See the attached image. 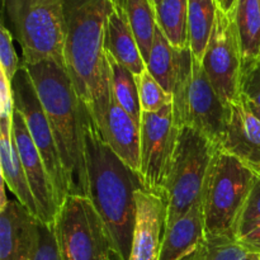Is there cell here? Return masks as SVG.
Here are the masks:
<instances>
[{
	"label": "cell",
	"mask_w": 260,
	"mask_h": 260,
	"mask_svg": "<svg viewBox=\"0 0 260 260\" xmlns=\"http://www.w3.org/2000/svg\"><path fill=\"white\" fill-rule=\"evenodd\" d=\"M156 7L157 27L178 50L189 47L188 0H161Z\"/></svg>",
	"instance_id": "cell-21"
},
{
	"label": "cell",
	"mask_w": 260,
	"mask_h": 260,
	"mask_svg": "<svg viewBox=\"0 0 260 260\" xmlns=\"http://www.w3.org/2000/svg\"><path fill=\"white\" fill-rule=\"evenodd\" d=\"M104 141L114 154L135 173H140L141 126L116 103L112 96L103 128L99 129Z\"/></svg>",
	"instance_id": "cell-17"
},
{
	"label": "cell",
	"mask_w": 260,
	"mask_h": 260,
	"mask_svg": "<svg viewBox=\"0 0 260 260\" xmlns=\"http://www.w3.org/2000/svg\"><path fill=\"white\" fill-rule=\"evenodd\" d=\"M22 63L19 62L17 52L13 46V35L9 29L2 23L0 29V69L5 73L7 78L10 81L17 75L18 70Z\"/></svg>",
	"instance_id": "cell-29"
},
{
	"label": "cell",
	"mask_w": 260,
	"mask_h": 260,
	"mask_svg": "<svg viewBox=\"0 0 260 260\" xmlns=\"http://www.w3.org/2000/svg\"><path fill=\"white\" fill-rule=\"evenodd\" d=\"M216 150L217 146L194 128L183 127L179 129L167 185L165 229L184 216L202 197Z\"/></svg>",
	"instance_id": "cell-8"
},
{
	"label": "cell",
	"mask_w": 260,
	"mask_h": 260,
	"mask_svg": "<svg viewBox=\"0 0 260 260\" xmlns=\"http://www.w3.org/2000/svg\"><path fill=\"white\" fill-rule=\"evenodd\" d=\"M258 174L217 147L203 189L206 234L236 238V229Z\"/></svg>",
	"instance_id": "cell-6"
},
{
	"label": "cell",
	"mask_w": 260,
	"mask_h": 260,
	"mask_svg": "<svg viewBox=\"0 0 260 260\" xmlns=\"http://www.w3.org/2000/svg\"><path fill=\"white\" fill-rule=\"evenodd\" d=\"M108 0H65V66L76 94L103 128L112 102L111 68L104 48Z\"/></svg>",
	"instance_id": "cell-1"
},
{
	"label": "cell",
	"mask_w": 260,
	"mask_h": 260,
	"mask_svg": "<svg viewBox=\"0 0 260 260\" xmlns=\"http://www.w3.org/2000/svg\"><path fill=\"white\" fill-rule=\"evenodd\" d=\"M41 221L18 200H8L0 215V260H32Z\"/></svg>",
	"instance_id": "cell-14"
},
{
	"label": "cell",
	"mask_w": 260,
	"mask_h": 260,
	"mask_svg": "<svg viewBox=\"0 0 260 260\" xmlns=\"http://www.w3.org/2000/svg\"><path fill=\"white\" fill-rule=\"evenodd\" d=\"M236 2H238V0H216L218 9H221L222 12H225L226 14L230 15H233L234 10H235Z\"/></svg>",
	"instance_id": "cell-33"
},
{
	"label": "cell",
	"mask_w": 260,
	"mask_h": 260,
	"mask_svg": "<svg viewBox=\"0 0 260 260\" xmlns=\"http://www.w3.org/2000/svg\"><path fill=\"white\" fill-rule=\"evenodd\" d=\"M13 139L37 205L38 220L45 225H52L60 210L52 180L30 137L24 118L17 109L13 116Z\"/></svg>",
	"instance_id": "cell-12"
},
{
	"label": "cell",
	"mask_w": 260,
	"mask_h": 260,
	"mask_svg": "<svg viewBox=\"0 0 260 260\" xmlns=\"http://www.w3.org/2000/svg\"><path fill=\"white\" fill-rule=\"evenodd\" d=\"M146 69L160 85L172 94L177 70V53L159 27L155 32L154 43L146 61Z\"/></svg>",
	"instance_id": "cell-25"
},
{
	"label": "cell",
	"mask_w": 260,
	"mask_h": 260,
	"mask_svg": "<svg viewBox=\"0 0 260 260\" xmlns=\"http://www.w3.org/2000/svg\"><path fill=\"white\" fill-rule=\"evenodd\" d=\"M245 260H259V254L256 253H248Z\"/></svg>",
	"instance_id": "cell-35"
},
{
	"label": "cell",
	"mask_w": 260,
	"mask_h": 260,
	"mask_svg": "<svg viewBox=\"0 0 260 260\" xmlns=\"http://www.w3.org/2000/svg\"><path fill=\"white\" fill-rule=\"evenodd\" d=\"M236 240L248 253L260 254V222L246 234L236 238Z\"/></svg>",
	"instance_id": "cell-32"
},
{
	"label": "cell",
	"mask_w": 260,
	"mask_h": 260,
	"mask_svg": "<svg viewBox=\"0 0 260 260\" xmlns=\"http://www.w3.org/2000/svg\"><path fill=\"white\" fill-rule=\"evenodd\" d=\"M259 260H260V254H259Z\"/></svg>",
	"instance_id": "cell-37"
},
{
	"label": "cell",
	"mask_w": 260,
	"mask_h": 260,
	"mask_svg": "<svg viewBox=\"0 0 260 260\" xmlns=\"http://www.w3.org/2000/svg\"><path fill=\"white\" fill-rule=\"evenodd\" d=\"M139 90L140 106L142 112L154 113L164 107L173 104V95L168 93L159 84V81L146 70L140 75H135Z\"/></svg>",
	"instance_id": "cell-27"
},
{
	"label": "cell",
	"mask_w": 260,
	"mask_h": 260,
	"mask_svg": "<svg viewBox=\"0 0 260 260\" xmlns=\"http://www.w3.org/2000/svg\"><path fill=\"white\" fill-rule=\"evenodd\" d=\"M85 167L88 175L86 197L113 239L118 260H128L134 239L136 201L135 193L142 189L140 175L127 167L104 141L93 117L85 108L84 116Z\"/></svg>",
	"instance_id": "cell-2"
},
{
	"label": "cell",
	"mask_w": 260,
	"mask_h": 260,
	"mask_svg": "<svg viewBox=\"0 0 260 260\" xmlns=\"http://www.w3.org/2000/svg\"><path fill=\"white\" fill-rule=\"evenodd\" d=\"M24 66L32 78L55 136L70 194L86 196L88 175L84 142L85 106L76 94L70 75L62 65L48 60Z\"/></svg>",
	"instance_id": "cell-3"
},
{
	"label": "cell",
	"mask_w": 260,
	"mask_h": 260,
	"mask_svg": "<svg viewBox=\"0 0 260 260\" xmlns=\"http://www.w3.org/2000/svg\"><path fill=\"white\" fill-rule=\"evenodd\" d=\"M206 238L203 194L184 216L165 229L159 260H180L201 245Z\"/></svg>",
	"instance_id": "cell-18"
},
{
	"label": "cell",
	"mask_w": 260,
	"mask_h": 260,
	"mask_svg": "<svg viewBox=\"0 0 260 260\" xmlns=\"http://www.w3.org/2000/svg\"><path fill=\"white\" fill-rule=\"evenodd\" d=\"M218 149L260 175V119L241 96L230 103L229 121Z\"/></svg>",
	"instance_id": "cell-15"
},
{
	"label": "cell",
	"mask_w": 260,
	"mask_h": 260,
	"mask_svg": "<svg viewBox=\"0 0 260 260\" xmlns=\"http://www.w3.org/2000/svg\"><path fill=\"white\" fill-rule=\"evenodd\" d=\"M24 65L55 61L65 66V0H3Z\"/></svg>",
	"instance_id": "cell-5"
},
{
	"label": "cell",
	"mask_w": 260,
	"mask_h": 260,
	"mask_svg": "<svg viewBox=\"0 0 260 260\" xmlns=\"http://www.w3.org/2000/svg\"><path fill=\"white\" fill-rule=\"evenodd\" d=\"M152 2H154V3H155V5H156V4H159V3L161 2V0H152Z\"/></svg>",
	"instance_id": "cell-36"
},
{
	"label": "cell",
	"mask_w": 260,
	"mask_h": 260,
	"mask_svg": "<svg viewBox=\"0 0 260 260\" xmlns=\"http://www.w3.org/2000/svg\"><path fill=\"white\" fill-rule=\"evenodd\" d=\"M175 53L177 70L172 91L175 126L179 129L194 128L218 147L229 121L230 104L215 90L190 47L175 48Z\"/></svg>",
	"instance_id": "cell-4"
},
{
	"label": "cell",
	"mask_w": 260,
	"mask_h": 260,
	"mask_svg": "<svg viewBox=\"0 0 260 260\" xmlns=\"http://www.w3.org/2000/svg\"><path fill=\"white\" fill-rule=\"evenodd\" d=\"M246 255L235 236L206 234L201 245L180 260H245Z\"/></svg>",
	"instance_id": "cell-26"
},
{
	"label": "cell",
	"mask_w": 260,
	"mask_h": 260,
	"mask_svg": "<svg viewBox=\"0 0 260 260\" xmlns=\"http://www.w3.org/2000/svg\"><path fill=\"white\" fill-rule=\"evenodd\" d=\"M243 60L234 17L218 9L201 63L215 90L228 104L240 99Z\"/></svg>",
	"instance_id": "cell-11"
},
{
	"label": "cell",
	"mask_w": 260,
	"mask_h": 260,
	"mask_svg": "<svg viewBox=\"0 0 260 260\" xmlns=\"http://www.w3.org/2000/svg\"><path fill=\"white\" fill-rule=\"evenodd\" d=\"M104 48L134 75H140L146 70V62L140 52L121 0H108Z\"/></svg>",
	"instance_id": "cell-16"
},
{
	"label": "cell",
	"mask_w": 260,
	"mask_h": 260,
	"mask_svg": "<svg viewBox=\"0 0 260 260\" xmlns=\"http://www.w3.org/2000/svg\"><path fill=\"white\" fill-rule=\"evenodd\" d=\"M260 222V175L256 178V182L251 189L245 207H244L241 217L239 220L236 229V238L244 235L249 230Z\"/></svg>",
	"instance_id": "cell-30"
},
{
	"label": "cell",
	"mask_w": 260,
	"mask_h": 260,
	"mask_svg": "<svg viewBox=\"0 0 260 260\" xmlns=\"http://www.w3.org/2000/svg\"><path fill=\"white\" fill-rule=\"evenodd\" d=\"M0 164L3 180L15 200L38 218L37 205L13 139V119H0Z\"/></svg>",
	"instance_id": "cell-19"
},
{
	"label": "cell",
	"mask_w": 260,
	"mask_h": 260,
	"mask_svg": "<svg viewBox=\"0 0 260 260\" xmlns=\"http://www.w3.org/2000/svg\"><path fill=\"white\" fill-rule=\"evenodd\" d=\"M244 58L260 56V2L238 0L233 13Z\"/></svg>",
	"instance_id": "cell-23"
},
{
	"label": "cell",
	"mask_w": 260,
	"mask_h": 260,
	"mask_svg": "<svg viewBox=\"0 0 260 260\" xmlns=\"http://www.w3.org/2000/svg\"><path fill=\"white\" fill-rule=\"evenodd\" d=\"M136 37L140 52L146 62L157 28L156 7L152 0H121Z\"/></svg>",
	"instance_id": "cell-22"
},
{
	"label": "cell",
	"mask_w": 260,
	"mask_h": 260,
	"mask_svg": "<svg viewBox=\"0 0 260 260\" xmlns=\"http://www.w3.org/2000/svg\"><path fill=\"white\" fill-rule=\"evenodd\" d=\"M178 135L173 104L154 113L142 112L139 175L145 189L167 196Z\"/></svg>",
	"instance_id": "cell-10"
},
{
	"label": "cell",
	"mask_w": 260,
	"mask_h": 260,
	"mask_svg": "<svg viewBox=\"0 0 260 260\" xmlns=\"http://www.w3.org/2000/svg\"><path fill=\"white\" fill-rule=\"evenodd\" d=\"M111 68V88L112 96L119 107L124 109L137 123L141 126V106H140L139 90L135 80V75L114 60L113 56L106 51Z\"/></svg>",
	"instance_id": "cell-24"
},
{
	"label": "cell",
	"mask_w": 260,
	"mask_h": 260,
	"mask_svg": "<svg viewBox=\"0 0 260 260\" xmlns=\"http://www.w3.org/2000/svg\"><path fill=\"white\" fill-rule=\"evenodd\" d=\"M12 86L14 91L15 109L24 118L30 137L42 156L46 169L52 180L58 206L61 207L65 198L70 194L68 178H66L65 169L61 161L60 152H58L55 136L51 129L50 122L46 116L42 103L38 98L28 69L23 63L15 78L13 79Z\"/></svg>",
	"instance_id": "cell-9"
},
{
	"label": "cell",
	"mask_w": 260,
	"mask_h": 260,
	"mask_svg": "<svg viewBox=\"0 0 260 260\" xmlns=\"http://www.w3.org/2000/svg\"><path fill=\"white\" fill-rule=\"evenodd\" d=\"M52 225L61 260H118L108 226L86 196L69 194Z\"/></svg>",
	"instance_id": "cell-7"
},
{
	"label": "cell",
	"mask_w": 260,
	"mask_h": 260,
	"mask_svg": "<svg viewBox=\"0 0 260 260\" xmlns=\"http://www.w3.org/2000/svg\"><path fill=\"white\" fill-rule=\"evenodd\" d=\"M241 98H243V96H241ZM246 103H248L249 108L251 109V112H253V113L255 114V116L260 119V107L259 106H255V104H253V103H249V102H246Z\"/></svg>",
	"instance_id": "cell-34"
},
{
	"label": "cell",
	"mask_w": 260,
	"mask_h": 260,
	"mask_svg": "<svg viewBox=\"0 0 260 260\" xmlns=\"http://www.w3.org/2000/svg\"><path fill=\"white\" fill-rule=\"evenodd\" d=\"M32 260H61L53 225H45L41 222L38 244Z\"/></svg>",
	"instance_id": "cell-31"
},
{
	"label": "cell",
	"mask_w": 260,
	"mask_h": 260,
	"mask_svg": "<svg viewBox=\"0 0 260 260\" xmlns=\"http://www.w3.org/2000/svg\"><path fill=\"white\" fill-rule=\"evenodd\" d=\"M136 218L128 260H159L167 226V196L145 188L136 190Z\"/></svg>",
	"instance_id": "cell-13"
},
{
	"label": "cell",
	"mask_w": 260,
	"mask_h": 260,
	"mask_svg": "<svg viewBox=\"0 0 260 260\" xmlns=\"http://www.w3.org/2000/svg\"><path fill=\"white\" fill-rule=\"evenodd\" d=\"M240 96L260 107V56L243 60Z\"/></svg>",
	"instance_id": "cell-28"
},
{
	"label": "cell",
	"mask_w": 260,
	"mask_h": 260,
	"mask_svg": "<svg viewBox=\"0 0 260 260\" xmlns=\"http://www.w3.org/2000/svg\"><path fill=\"white\" fill-rule=\"evenodd\" d=\"M216 0H188L189 47L193 56L202 62L217 15Z\"/></svg>",
	"instance_id": "cell-20"
}]
</instances>
